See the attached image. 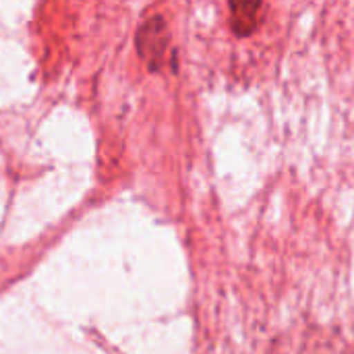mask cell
<instances>
[{"instance_id":"6da1fadb","label":"cell","mask_w":354,"mask_h":354,"mask_svg":"<svg viewBox=\"0 0 354 354\" xmlns=\"http://www.w3.org/2000/svg\"><path fill=\"white\" fill-rule=\"evenodd\" d=\"M168 41H170V33H168V25L164 17L156 15L141 25L137 33V48H139L141 58L147 62L151 71L162 66L166 50H168Z\"/></svg>"},{"instance_id":"7a4b0ae2","label":"cell","mask_w":354,"mask_h":354,"mask_svg":"<svg viewBox=\"0 0 354 354\" xmlns=\"http://www.w3.org/2000/svg\"><path fill=\"white\" fill-rule=\"evenodd\" d=\"M263 2H230V27L239 37L251 35L263 21Z\"/></svg>"}]
</instances>
